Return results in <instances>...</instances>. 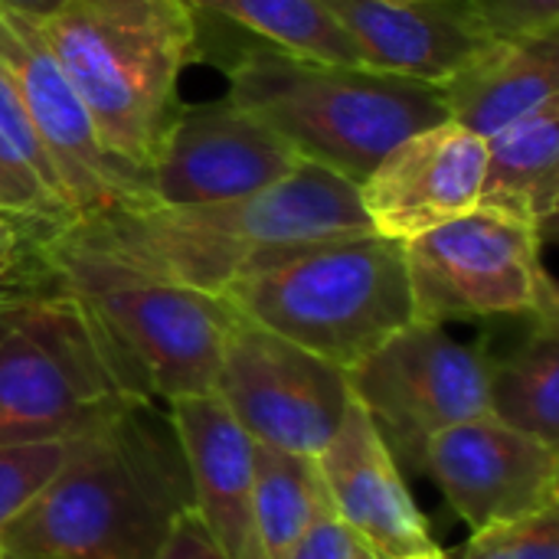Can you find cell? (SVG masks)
Instances as JSON below:
<instances>
[{"label": "cell", "instance_id": "19", "mask_svg": "<svg viewBox=\"0 0 559 559\" xmlns=\"http://www.w3.org/2000/svg\"><path fill=\"white\" fill-rule=\"evenodd\" d=\"M478 210L514 219L544 239L559 210V102L488 138Z\"/></svg>", "mask_w": 559, "mask_h": 559}, {"label": "cell", "instance_id": "12", "mask_svg": "<svg viewBox=\"0 0 559 559\" xmlns=\"http://www.w3.org/2000/svg\"><path fill=\"white\" fill-rule=\"evenodd\" d=\"M305 157L259 115L229 95L180 105L151 167V197L160 206H200L259 193Z\"/></svg>", "mask_w": 559, "mask_h": 559}, {"label": "cell", "instance_id": "5", "mask_svg": "<svg viewBox=\"0 0 559 559\" xmlns=\"http://www.w3.org/2000/svg\"><path fill=\"white\" fill-rule=\"evenodd\" d=\"M229 98L275 128L305 160L364 183L380 157L413 131L445 121L432 82L367 66L318 62L269 43L229 66Z\"/></svg>", "mask_w": 559, "mask_h": 559}, {"label": "cell", "instance_id": "34", "mask_svg": "<svg viewBox=\"0 0 559 559\" xmlns=\"http://www.w3.org/2000/svg\"><path fill=\"white\" fill-rule=\"evenodd\" d=\"M0 559H3V547H0Z\"/></svg>", "mask_w": 559, "mask_h": 559}, {"label": "cell", "instance_id": "17", "mask_svg": "<svg viewBox=\"0 0 559 559\" xmlns=\"http://www.w3.org/2000/svg\"><path fill=\"white\" fill-rule=\"evenodd\" d=\"M167 416L187 462L197 518L229 559H262L252 511L255 442L216 393L174 400Z\"/></svg>", "mask_w": 559, "mask_h": 559}, {"label": "cell", "instance_id": "18", "mask_svg": "<svg viewBox=\"0 0 559 559\" xmlns=\"http://www.w3.org/2000/svg\"><path fill=\"white\" fill-rule=\"evenodd\" d=\"M445 118L478 138L537 115L559 102V29L491 39L462 69L436 85Z\"/></svg>", "mask_w": 559, "mask_h": 559}, {"label": "cell", "instance_id": "28", "mask_svg": "<svg viewBox=\"0 0 559 559\" xmlns=\"http://www.w3.org/2000/svg\"><path fill=\"white\" fill-rule=\"evenodd\" d=\"M154 559H229L223 550H219V544L210 537V531L203 527V521L197 518V511L193 508H187L177 521H174V527H170V534H167V540L160 544V550L154 554Z\"/></svg>", "mask_w": 559, "mask_h": 559}, {"label": "cell", "instance_id": "20", "mask_svg": "<svg viewBox=\"0 0 559 559\" xmlns=\"http://www.w3.org/2000/svg\"><path fill=\"white\" fill-rule=\"evenodd\" d=\"M488 413L504 426L559 449L557 321H534L531 337L488 364Z\"/></svg>", "mask_w": 559, "mask_h": 559}, {"label": "cell", "instance_id": "4", "mask_svg": "<svg viewBox=\"0 0 559 559\" xmlns=\"http://www.w3.org/2000/svg\"><path fill=\"white\" fill-rule=\"evenodd\" d=\"M219 298L239 318L344 370L416 321L403 242L377 233L278 249Z\"/></svg>", "mask_w": 559, "mask_h": 559}, {"label": "cell", "instance_id": "14", "mask_svg": "<svg viewBox=\"0 0 559 559\" xmlns=\"http://www.w3.org/2000/svg\"><path fill=\"white\" fill-rule=\"evenodd\" d=\"M488 141L455 121L413 131L360 183V206L377 236L409 242L478 210Z\"/></svg>", "mask_w": 559, "mask_h": 559}, {"label": "cell", "instance_id": "33", "mask_svg": "<svg viewBox=\"0 0 559 559\" xmlns=\"http://www.w3.org/2000/svg\"><path fill=\"white\" fill-rule=\"evenodd\" d=\"M3 559H16V557H10V554H3Z\"/></svg>", "mask_w": 559, "mask_h": 559}, {"label": "cell", "instance_id": "8", "mask_svg": "<svg viewBox=\"0 0 559 559\" xmlns=\"http://www.w3.org/2000/svg\"><path fill=\"white\" fill-rule=\"evenodd\" d=\"M416 321L472 318L557 321L544 236L498 213L472 210L403 242Z\"/></svg>", "mask_w": 559, "mask_h": 559}, {"label": "cell", "instance_id": "16", "mask_svg": "<svg viewBox=\"0 0 559 559\" xmlns=\"http://www.w3.org/2000/svg\"><path fill=\"white\" fill-rule=\"evenodd\" d=\"M354 39L367 69L439 85L462 69L491 33L472 0H321Z\"/></svg>", "mask_w": 559, "mask_h": 559}, {"label": "cell", "instance_id": "26", "mask_svg": "<svg viewBox=\"0 0 559 559\" xmlns=\"http://www.w3.org/2000/svg\"><path fill=\"white\" fill-rule=\"evenodd\" d=\"M491 39L540 36L559 26V0H472Z\"/></svg>", "mask_w": 559, "mask_h": 559}, {"label": "cell", "instance_id": "31", "mask_svg": "<svg viewBox=\"0 0 559 559\" xmlns=\"http://www.w3.org/2000/svg\"><path fill=\"white\" fill-rule=\"evenodd\" d=\"M413 559H449V557H445V554H442V550L436 547L432 554H423V557H413Z\"/></svg>", "mask_w": 559, "mask_h": 559}, {"label": "cell", "instance_id": "23", "mask_svg": "<svg viewBox=\"0 0 559 559\" xmlns=\"http://www.w3.org/2000/svg\"><path fill=\"white\" fill-rule=\"evenodd\" d=\"M0 206L72 219L59 174L13 88L0 69Z\"/></svg>", "mask_w": 559, "mask_h": 559}, {"label": "cell", "instance_id": "9", "mask_svg": "<svg viewBox=\"0 0 559 559\" xmlns=\"http://www.w3.org/2000/svg\"><path fill=\"white\" fill-rule=\"evenodd\" d=\"M488 364L445 331V324L413 321L347 370L350 393L393 452L419 468L436 436L468 419L488 416Z\"/></svg>", "mask_w": 559, "mask_h": 559}, {"label": "cell", "instance_id": "29", "mask_svg": "<svg viewBox=\"0 0 559 559\" xmlns=\"http://www.w3.org/2000/svg\"><path fill=\"white\" fill-rule=\"evenodd\" d=\"M59 3H62V0H0V10H7V13H23V16L39 20V16H46V13H52Z\"/></svg>", "mask_w": 559, "mask_h": 559}, {"label": "cell", "instance_id": "25", "mask_svg": "<svg viewBox=\"0 0 559 559\" xmlns=\"http://www.w3.org/2000/svg\"><path fill=\"white\" fill-rule=\"evenodd\" d=\"M559 511V508H557ZM544 511L527 521L472 531V540L449 559H559V514Z\"/></svg>", "mask_w": 559, "mask_h": 559}, {"label": "cell", "instance_id": "13", "mask_svg": "<svg viewBox=\"0 0 559 559\" xmlns=\"http://www.w3.org/2000/svg\"><path fill=\"white\" fill-rule=\"evenodd\" d=\"M423 472L472 527H498L559 508V449L478 416L445 429L426 449Z\"/></svg>", "mask_w": 559, "mask_h": 559}, {"label": "cell", "instance_id": "10", "mask_svg": "<svg viewBox=\"0 0 559 559\" xmlns=\"http://www.w3.org/2000/svg\"><path fill=\"white\" fill-rule=\"evenodd\" d=\"M213 393L255 445L318 459L354 393L344 367L236 314Z\"/></svg>", "mask_w": 559, "mask_h": 559}, {"label": "cell", "instance_id": "21", "mask_svg": "<svg viewBox=\"0 0 559 559\" xmlns=\"http://www.w3.org/2000/svg\"><path fill=\"white\" fill-rule=\"evenodd\" d=\"M328 508L331 504L314 459L255 445L252 511L262 559L288 557Z\"/></svg>", "mask_w": 559, "mask_h": 559}, {"label": "cell", "instance_id": "24", "mask_svg": "<svg viewBox=\"0 0 559 559\" xmlns=\"http://www.w3.org/2000/svg\"><path fill=\"white\" fill-rule=\"evenodd\" d=\"M72 439L0 445V534L46 491L66 465Z\"/></svg>", "mask_w": 559, "mask_h": 559}, {"label": "cell", "instance_id": "7", "mask_svg": "<svg viewBox=\"0 0 559 559\" xmlns=\"http://www.w3.org/2000/svg\"><path fill=\"white\" fill-rule=\"evenodd\" d=\"M144 400L82 305L52 288L0 337V445L79 439Z\"/></svg>", "mask_w": 559, "mask_h": 559}, {"label": "cell", "instance_id": "1", "mask_svg": "<svg viewBox=\"0 0 559 559\" xmlns=\"http://www.w3.org/2000/svg\"><path fill=\"white\" fill-rule=\"evenodd\" d=\"M193 508L187 462L157 403L72 439L46 491L0 534L16 559H154Z\"/></svg>", "mask_w": 559, "mask_h": 559}, {"label": "cell", "instance_id": "32", "mask_svg": "<svg viewBox=\"0 0 559 559\" xmlns=\"http://www.w3.org/2000/svg\"><path fill=\"white\" fill-rule=\"evenodd\" d=\"M354 559H383V557H377L373 550H367V547H360V554H357V557H354Z\"/></svg>", "mask_w": 559, "mask_h": 559}, {"label": "cell", "instance_id": "2", "mask_svg": "<svg viewBox=\"0 0 559 559\" xmlns=\"http://www.w3.org/2000/svg\"><path fill=\"white\" fill-rule=\"evenodd\" d=\"M72 236L151 275L223 295L272 252L350 233H373L360 206V183L301 160L278 183L223 203L134 206L92 219H69Z\"/></svg>", "mask_w": 559, "mask_h": 559}, {"label": "cell", "instance_id": "22", "mask_svg": "<svg viewBox=\"0 0 559 559\" xmlns=\"http://www.w3.org/2000/svg\"><path fill=\"white\" fill-rule=\"evenodd\" d=\"M197 13L226 16L262 43L318 62L364 66L354 39L321 0H187Z\"/></svg>", "mask_w": 559, "mask_h": 559}, {"label": "cell", "instance_id": "11", "mask_svg": "<svg viewBox=\"0 0 559 559\" xmlns=\"http://www.w3.org/2000/svg\"><path fill=\"white\" fill-rule=\"evenodd\" d=\"M0 69L59 174L72 219L154 203L151 180L102 144L88 108L46 49L33 16L0 10Z\"/></svg>", "mask_w": 559, "mask_h": 559}, {"label": "cell", "instance_id": "15", "mask_svg": "<svg viewBox=\"0 0 559 559\" xmlns=\"http://www.w3.org/2000/svg\"><path fill=\"white\" fill-rule=\"evenodd\" d=\"M314 462L334 518L367 550L383 559H413L436 550L400 462L357 400H350L337 432Z\"/></svg>", "mask_w": 559, "mask_h": 559}, {"label": "cell", "instance_id": "27", "mask_svg": "<svg viewBox=\"0 0 559 559\" xmlns=\"http://www.w3.org/2000/svg\"><path fill=\"white\" fill-rule=\"evenodd\" d=\"M360 540L334 518V511L328 508L301 537V544L285 559H354L360 554Z\"/></svg>", "mask_w": 559, "mask_h": 559}, {"label": "cell", "instance_id": "6", "mask_svg": "<svg viewBox=\"0 0 559 559\" xmlns=\"http://www.w3.org/2000/svg\"><path fill=\"white\" fill-rule=\"evenodd\" d=\"M59 292L72 295L108 341L131 386L151 403L213 393L236 311L219 298L151 275L95 249L62 223L46 242Z\"/></svg>", "mask_w": 559, "mask_h": 559}, {"label": "cell", "instance_id": "3", "mask_svg": "<svg viewBox=\"0 0 559 559\" xmlns=\"http://www.w3.org/2000/svg\"><path fill=\"white\" fill-rule=\"evenodd\" d=\"M197 16L187 0H62L36 20L102 144L147 180L200 49Z\"/></svg>", "mask_w": 559, "mask_h": 559}, {"label": "cell", "instance_id": "30", "mask_svg": "<svg viewBox=\"0 0 559 559\" xmlns=\"http://www.w3.org/2000/svg\"><path fill=\"white\" fill-rule=\"evenodd\" d=\"M39 295H43V292H39ZM26 298H33V295H10V298H0V337L7 334V328H10L13 318L20 314V308H23Z\"/></svg>", "mask_w": 559, "mask_h": 559}]
</instances>
